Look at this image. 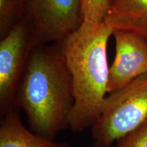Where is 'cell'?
Listing matches in <instances>:
<instances>
[{"label": "cell", "mask_w": 147, "mask_h": 147, "mask_svg": "<svg viewBox=\"0 0 147 147\" xmlns=\"http://www.w3.org/2000/svg\"><path fill=\"white\" fill-rule=\"evenodd\" d=\"M73 104L71 76L61 51L37 46L29 56L14 107L24 112L32 131L54 139L69 129Z\"/></svg>", "instance_id": "obj_1"}, {"label": "cell", "mask_w": 147, "mask_h": 147, "mask_svg": "<svg viewBox=\"0 0 147 147\" xmlns=\"http://www.w3.org/2000/svg\"><path fill=\"white\" fill-rule=\"evenodd\" d=\"M114 30L103 22L79 28L61 49L71 76L74 104L69 129L81 133L92 128L102 114L109 76L107 48Z\"/></svg>", "instance_id": "obj_2"}, {"label": "cell", "mask_w": 147, "mask_h": 147, "mask_svg": "<svg viewBox=\"0 0 147 147\" xmlns=\"http://www.w3.org/2000/svg\"><path fill=\"white\" fill-rule=\"evenodd\" d=\"M146 119L147 73L107 95L100 118L91 129L93 146L111 147Z\"/></svg>", "instance_id": "obj_3"}, {"label": "cell", "mask_w": 147, "mask_h": 147, "mask_svg": "<svg viewBox=\"0 0 147 147\" xmlns=\"http://www.w3.org/2000/svg\"><path fill=\"white\" fill-rule=\"evenodd\" d=\"M24 19L36 46L63 42L81 25L80 0H25Z\"/></svg>", "instance_id": "obj_4"}, {"label": "cell", "mask_w": 147, "mask_h": 147, "mask_svg": "<svg viewBox=\"0 0 147 147\" xmlns=\"http://www.w3.org/2000/svg\"><path fill=\"white\" fill-rule=\"evenodd\" d=\"M37 46L25 19L14 25L0 41L1 118L15 108L16 93L29 55Z\"/></svg>", "instance_id": "obj_5"}, {"label": "cell", "mask_w": 147, "mask_h": 147, "mask_svg": "<svg viewBox=\"0 0 147 147\" xmlns=\"http://www.w3.org/2000/svg\"><path fill=\"white\" fill-rule=\"evenodd\" d=\"M115 56L109 67L107 91L113 93L147 73V40L135 32L114 30Z\"/></svg>", "instance_id": "obj_6"}, {"label": "cell", "mask_w": 147, "mask_h": 147, "mask_svg": "<svg viewBox=\"0 0 147 147\" xmlns=\"http://www.w3.org/2000/svg\"><path fill=\"white\" fill-rule=\"evenodd\" d=\"M104 23L113 30L135 32L147 40V0H110Z\"/></svg>", "instance_id": "obj_7"}, {"label": "cell", "mask_w": 147, "mask_h": 147, "mask_svg": "<svg viewBox=\"0 0 147 147\" xmlns=\"http://www.w3.org/2000/svg\"><path fill=\"white\" fill-rule=\"evenodd\" d=\"M0 147H69L64 142L37 134L23 124L17 108L1 117Z\"/></svg>", "instance_id": "obj_8"}, {"label": "cell", "mask_w": 147, "mask_h": 147, "mask_svg": "<svg viewBox=\"0 0 147 147\" xmlns=\"http://www.w3.org/2000/svg\"><path fill=\"white\" fill-rule=\"evenodd\" d=\"M25 0H0V36L3 38L24 19Z\"/></svg>", "instance_id": "obj_9"}, {"label": "cell", "mask_w": 147, "mask_h": 147, "mask_svg": "<svg viewBox=\"0 0 147 147\" xmlns=\"http://www.w3.org/2000/svg\"><path fill=\"white\" fill-rule=\"evenodd\" d=\"M110 0H80L82 27H93L104 22Z\"/></svg>", "instance_id": "obj_10"}, {"label": "cell", "mask_w": 147, "mask_h": 147, "mask_svg": "<svg viewBox=\"0 0 147 147\" xmlns=\"http://www.w3.org/2000/svg\"><path fill=\"white\" fill-rule=\"evenodd\" d=\"M115 147H147V119L138 127L118 140Z\"/></svg>", "instance_id": "obj_11"}]
</instances>
